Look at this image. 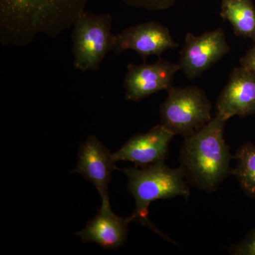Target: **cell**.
I'll list each match as a JSON object with an SVG mask.
<instances>
[{
	"label": "cell",
	"mask_w": 255,
	"mask_h": 255,
	"mask_svg": "<svg viewBox=\"0 0 255 255\" xmlns=\"http://www.w3.org/2000/svg\"><path fill=\"white\" fill-rule=\"evenodd\" d=\"M180 70L179 64L161 58L153 63L128 64L124 82L126 99L139 102L162 90H168L174 75Z\"/></svg>",
	"instance_id": "8"
},
{
	"label": "cell",
	"mask_w": 255,
	"mask_h": 255,
	"mask_svg": "<svg viewBox=\"0 0 255 255\" xmlns=\"http://www.w3.org/2000/svg\"><path fill=\"white\" fill-rule=\"evenodd\" d=\"M230 50L222 28L206 31L199 36L189 32L186 35L178 64L188 78L194 79L219 62Z\"/></svg>",
	"instance_id": "6"
},
{
	"label": "cell",
	"mask_w": 255,
	"mask_h": 255,
	"mask_svg": "<svg viewBox=\"0 0 255 255\" xmlns=\"http://www.w3.org/2000/svg\"><path fill=\"white\" fill-rule=\"evenodd\" d=\"M128 6L152 11H165L170 9L178 0H118Z\"/></svg>",
	"instance_id": "15"
},
{
	"label": "cell",
	"mask_w": 255,
	"mask_h": 255,
	"mask_svg": "<svg viewBox=\"0 0 255 255\" xmlns=\"http://www.w3.org/2000/svg\"><path fill=\"white\" fill-rule=\"evenodd\" d=\"M229 253L234 255H255V229L248 233L243 241L231 247Z\"/></svg>",
	"instance_id": "16"
},
{
	"label": "cell",
	"mask_w": 255,
	"mask_h": 255,
	"mask_svg": "<svg viewBox=\"0 0 255 255\" xmlns=\"http://www.w3.org/2000/svg\"><path fill=\"white\" fill-rule=\"evenodd\" d=\"M117 167L112 154L95 135H90L78 150V162L72 173L82 174L102 197V204L110 205L109 184Z\"/></svg>",
	"instance_id": "9"
},
{
	"label": "cell",
	"mask_w": 255,
	"mask_h": 255,
	"mask_svg": "<svg viewBox=\"0 0 255 255\" xmlns=\"http://www.w3.org/2000/svg\"><path fill=\"white\" fill-rule=\"evenodd\" d=\"M241 66L249 69L255 73V46L248 50L244 56L240 59Z\"/></svg>",
	"instance_id": "17"
},
{
	"label": "cell",
	"mask_w": 255,
	"mask_h": 255,
	"mask_svg": "<svg viewBox=\"0 0 255 255\" xmlns=\"http://www.w3.org/2000/svg\"><path fill=\"white\" fill-rule=\"evenodd\" d=\"M221 16L232 24L236 36L255 42V7L251 0H222Z\"/></svg>",
	"instance_id": "13"
},
{
	"label": "cell",
	"mask_w": 255,
	"mask_h": 255,
	"mask_svg": "<svg viewBox=\"0 0 255 255\" xmlns=\"http://www.w3.org/2000/svg\"><path fill=\"white\" fill-rule=\"evenodd\" d=\"M233 158L237 163L231 169V174L237 179L247 195L255 198V145L251 142L243 144Z\"/></svg>",
	"instance_id": "14"
},
{
	"label": "cell",
	"mask_w": 255,
	"mask_h": 255,
	"mask_svg": "<svg viewBox=\"0 0 255 255\" xmlns=\"http://www.w3.org/2000/svg\"><path fill=\"white\" fill-rule=\"evenodd\" d=\"M122 171L127 177L128 191L135 201V211L130 216L131 221L150 228L165 241L174 243L150 222L148 207L151 203L158 199L177 196L189 198L190 189L182 167L170 168L162 161L140 169L135 167Z\"/></svg>",
	"instance_id": "3"
},
{
	"label": "cell",
	"mask_w": 255,
	"mask_h": 255,
	"mask_svg": "<svg viewBox=\"0 0 255 255\" xmlns=\"http://www.w3.org/2000/svg\"><path fill=\"white\" fill-rule=\"evenodd\" d=\"M255 114V73L241 66L233 69L216 102V116L227 122L235 116Z\"/></svg>",
	"instance_id": "11"
},
{
	"label": "cell",
	"mask_w": 255,
	"mask_h": 255,
	"mask_svg": "<svg viewBox=\"0 0 255 255\" xmlns=\"http://www.w3.org/2000/svg\"><path fill=\"white\" fill-rule=\"evenodd\" d=\"M110 13L94 14L84 10L78 15L72 33L73 67L82 73L97 71L112 52L114 35Z\"/></svg>",
	"instance_id": "4"
},
{
	"label": "cell",
	"mask_w": 255,
	"mask_h": 255,
	"mask_svg": "<svg viewBox=\"0 0 255 255\" xmlns=\"http://www.w3.org/2000/svg\"><path fill=\"white\" fill-rule=\"evenodd\" d=\"M226 121L211 119L204 127L184 137L181 166L188 182L208 193L214 192L231 174L232 155L223 137Z\"/></svg>",
	"instance_id": "2"
},
{
	"label": "cell",
	"mask_w": 255,
	"mask_h": 255,
	"mask_svg": "<svg viewBox=\"0 0 255 255\" xmlns=\"http://www.w3.org/2000/svg\"><path fill=\"white\" fill-rule=\"evenodd\" d=\"M89 0H0V43L23 48L73 26Z\"/></svg>",
	"instance_id": "1"
},
{
	"label": "cell",
	"mask_w": 255,
	"mask_h": 255,
	"mask_svg": "<svg viewBox=\"0 0 255 255\" xmlns=\"http://www.w3.org/2000/svg\"><path fill=\"white\" fill-rule=\"evenodd\" d=\"M159 107L161 124L174 135L185 137L211 122V103L196 86L171 87Z\"/></svg>",
	"instance_id": "5"
},
{
	"label": "cell",
	"mask_w": 255,
	"mask_h": 255,
	"mask_svg": "<svg viewBox=\"0 0 255 255\" xmlns=\"http://www.w3.org/2000/svg\"><path fill=\"white\" fill-rule=\"evenodd\" d=\"M173 132L162 124L152 128L145 133L130 137L119 150L112 153L114 162L128 161L135 167H146L164 161Z\"/></svg>",
	"instance_id": "10"
},
{
	"label": "cell",
	"mask_w": 255,
	"mask_h": 255,
	"mask_svg": "<svg viewBox=\"0 0 255 255\" xmlns=\"http://www.w3.org/2000/svg\"><path fill=\"white\" fill-rule=\"evenodd\" d=\"M168 28L162 23L149 21L130 26L114 35L112 52L119 55L132 50L144 61L150 55H161L167 50L177 48Z\"/></svg>",
	"instance_id": "7"
},
{
	"label": "cell",
	"mask_w": 255,
	"mask_h": 255,
	"mask_svg": "<svg viewBox=\"0 0 255 255\" xmlns=\"http://www.w3.org/2000/svg\"><path fill=\"white\" fill-rule=\"evenodd\" d=\"M130 217H119L111 205L102 204L95 217L76 233L84 243H95L105 249L115 250L127 241Z\"/></svg>",
	"instance_id": "12"
}]
</instances>
